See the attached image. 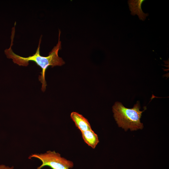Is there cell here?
<instances>
[{
	"label": "cell",
	"instance_id": "1",
	"mask_svg": "<svg viewBox=\"0 0 169 169\" xmlns=\"http://www.w3.org/2000/svg\"><path fill=\"white\" fill-rule=\"evenodd\" d=\"M60 31L59 30V39L58 43L56 46L54 47L47 56H43L40 55V44L41 41L42 36L40 37L38 46L36 53L32 56L27 57L20 56L15 53L13 51L12 46L13 44V41L14 33H12L11 36V44L9 49H6L4 53L7 57L9 59H11L13 62L20 66H27L29 62L32 61L35 62L42 69L40 73L41 75L38 77V79L42 84L41 90L44 92L46 90L47 86L45 78L46 70L49 66L52 67L56 66H61L65 64V62L61 58L59 57L58 51L61 49V42L60 41Z\"/></svg>",
	"mask_w": 169,
	"mask_h": 169
},
{
	"label": "cell",
	"instance_id": "2",
	"mask_svg": "<svg viewBox=\"0 0 169 169\" xmlns=\"http://www.w3.org/2000/svg\"><path fill=\"white\" fill-rule=\"evenodd\" d=\"M140 102L137 101L133 107L131 109L125 107L120 102H116L112 107L114 117L119 127L125 131L130 129L131 131L142 129L143 124L140 119L143 111H141Z\"/></svg>",
	"mask_w": 169,
	"mask_h": 169
},
{
	"label": "cell",
	"instance_id": "3",
	"mask_svg": "<svg viewBox=\"0 0 169 169\" xmlns=\"http://www.w3.org/2000/svg\"><path fill=\"white\" fill-rule=\"evenodd\" d=\"M36 158L40 160L42 164L36 169H41L45 166L52 169H70L73 167L74 164L70 161L61 156L55 151H49L44 153L32 154L28 158Z\"/></svg>",
	"mask_w": 169,
	"mask_h": 169
},
{
	"label": "cell",
	"instance_id": "4",
	"mask_svg": "<svg viewBox=\"0 0 169 169\" xmlns=\"http://www.w3.org/2000/svg\"><path fill=\"white\" fill-rule=\"evenodd\" d=\"M144 0H128V3L131 14L133 15L137 14L139 19L142 21H144L146 17L148 16V14L145 13L142 11L141 5Z\"/></svg>",
	"mask_w": 169,
	"mask_h": 169
},
{
	"label": "cell",
	"instance_id": "5",
	"mask_svg": "<svg viewBox=\"0 0 169 169\" xmlns=\"http://www.w3.org/2000/svg\"><path fill=\"white\" fill-rule=\"evenodd\" d=\"M70 117L76 127L81 131L91 129V127L88 120L82 115L76 112H72Z\"/></svg>",
	"mask_w": 169,
	"mask_h": 169
},
{
	"label": "cell",
	"instance_id": "6",
	"mask_svg": "<svg viewBox=\"0 0 169 169\" xmlns=\"http://www.w3.org/2000/svg\"><path fill=\"white\" fill-rule=\"evenodd\" d=\"M81 132L84 141L89 146L92 148H95L99 142L97 135L92 129Z\"/></svg>",
	"mask_w": 169,
	"mask_h": 169
},
{
	"label": "cell",
	"instance_id": "7",
	"mask_svg": "<svg viewBox=\"0 0 169 169\" xmlns=\"http://www.w3.org/2000/svg\"><path fill=\"white\" fill-rule=\"evenodd\" d=\"M0 169H14L13 166L9 167L4 165H0Z\"/></svg>",
	"mask_w": 169,
	"mask_h": 169
}]
</instances>
